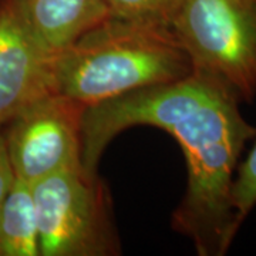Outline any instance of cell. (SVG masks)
I'll use <instances>...</instances> for the list:
<instances>
[{"instance_id":"obj_8","label":"cell","mask_w":256,"mask_h":256,"mask_svg":"<svg viewBox=\"0 0 256 256\" xmlns=\"http://www.w3.org/2000/svg\"><path fill=\"white\" fill-rule=\"evenodd\" d=\"M0 256H40L32 185L18 178L0 205Z\"/></svg>"},{"instance_id":"obj_7","label":"cell","mask_w":256,"mask_h":256,"mask_svg":"<svg viewBox=\"0 0 256 256\" xmlns=\"http://www.w3.org/2000/svg\"><path fill=\"white\" fill-rule=\"evenodd\" d=\"M37 36L57 53L110 16L106 0H18Z\"/></svg>"},{"instance_id":"obj_6","label":"cell","mask_w":256,"mask_h":256,"mask_svg":"<svg viewBox=\"0 0 256 256\" xmlns=\"http://www.w3.org/2000/svg\"><path fill=\"white\" fill-rule=\"evenodd\" d=\"M56 53L37 36L18 0H0V128L52 92Z\"/></svg>"},{"instance_id":"obj_2","label":"cell","mask_w":256,"mask_h":256,"mask_svg":"<svg viewBox=\"0 0 256 256\" xmlns=\"http://www.w3.org/2000/svg\"><path fill=\"white\" fill-rule=\"evenodd\" d=\"M191 73L171 28L108 18L56 53L52 92L90 107Z\"/></svg>"},{"instance_id":"obj_10","label":"cell","mask_w":256,"mask_h":256,"mask_svg":"<svg viewBox=\"0 0 256 256\" xmlns=\"http://www.w3.org/2000/svg\"><path fill=\"white\" fill-rule=\"evenodd\" d=\"M232 206L239 225L244 224L249 212L256 206V134L252 146L244 160H240L232 182Z\"/></svg>"},{"instance_id":"obj_9","label":"cell","mask_w":256,"mask_h":256,"mask_svg":"<svg viewBox=\"0 0 256 256\" xmlns=\"http://www.w3.org/2000/svg\"><path fill=\"white\" fill-rule=\"evenodd\" d=\"M185 0H106L111 18L171 26Z\"/></svg>"},{"instance_id":"obj_4","label":"cell","mask_w":256,"mask_h":256,"mask_svg":"<svg viewBox=\"0 0 256 256\" xmlns=\"http://www.w3.org/2000/svg\"><path fill=\"white\" fill-rule=\"evenodd\" d=\"M30 185L40 256L118 255L110 196L98 175L76 165Z\"/></svg>"},{"instance_id":"obj_1","label":"cell","mask_w":256,"mask_h":256,"mask_svg":"<svg viewBox=\"0 0 256 256\" xmlns=\"http://www.w3.org/2000/svg\"><path fill=\"white\" fill-rule=\"evenodd\" d=\"M239 106L224 84L198 72L94 104L82 117V164L97 174L106 148L127 128L166 131L181 146L188 171L172 228L191 239L198 255H225L240 228L230 200L234 176L256 134Z\"/></svg>"},{"instance_id":"obj_5","label":"cell","mask_w":256,"mask_h":256,"mask_svg":"<svg viewBox=\"0 0 256 256\" xmlns=\"http://www.w3.org/2000/svg\"><path fill=\"white\" fill-rule=\"evenodd\" d=\"M86 106L48 92L28 104L2 128L16 178L28 184L82 164Z\"/></svg>"},{"instance_id":"obj_11","label":"cell","mask_w":256,"mask_h":256,"mask_svg":"<svg viewBox=\"0 0 256 256\" xmlns=\"http://www.w3.org/2000/svg\"><path fill=\"white\" fill-rule=\"evenodd\" d=\"M14 180H16V175L13 171V166L10 164L6 142H4L3 132L0 128V205L4 201L6 195L9 194L10 188L13 186Z\"/></svg>"},{"instance_id":"obj_3","label":"cell","mask_w":256,"mask_h":256,"mask_svg":"<svg viewBox=\"0 0 256 256\" xmlns=\"http://www.w3.org/2000/svg\"><path fill=\"white\" fill-rule=\"evenodd\" d=\"M171 30L192 72L224 84L242 102L256 97V0H185Z\"/></svg>"}]
</instances>
